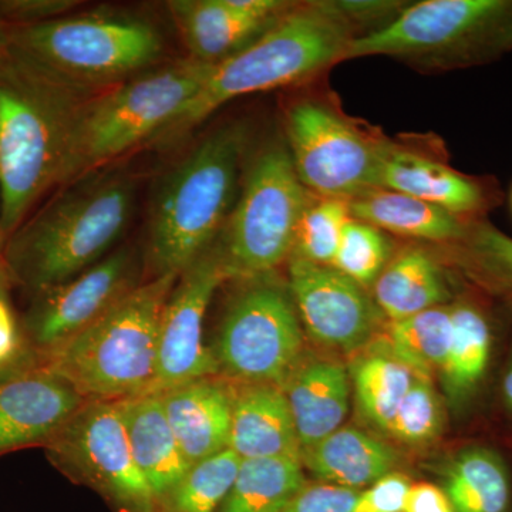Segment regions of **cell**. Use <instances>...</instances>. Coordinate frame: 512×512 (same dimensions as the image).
Returning a JSON list of instances; mask_svg holds the SVG:
<instances>
[{"instance_id":"38","label":"cell","mask_w":512,"mask_h":512,"mask_svg":"<svg viewBox=\"0 0 512 512\" xmlns=\"http://www.w3.org/2000/svg\"><path fill=\"white\" fill-rule=\"evenodd\" d=\"M412 485L409 478L393 471L360 491L355 512H404Z\"/></svg>"},{"instance_id":"3","label":"cell","mask_w":512,"mask_h":512,"mask_svg":"<svg viewBox=\"0 0 512 512\" xmlns=\"http://www.w3.org/2000/svg\"><path fill=\"white\" fill-rule=\"evenodd\" d=\"M356 37L333 0L296 3L244 49L214 64L194 99L161 136L180 137L238 97L311 79L343 62Z\"/></svg>"},{"instance_id":"28","label":"cell","mask_w":512,"mask_h":512,"mask_svg":"<svg viewBox=\"0 0 512 512\" xmlns=\"http://www.w3.org/2000/svg\"><path fill=\"white\" fill-rule=\"evenodd\" d=\"M348 370L357 410L367 423L387 433L416 376L377 338L355 357Z\"/></svg>"},{"instance_id":"23","label":"cell","mask_w":512,"mask_h":512,"mask_svg":"<svg viewBox=\"0 0 512 512\" xmlns=\"http://www.w3.org/2000/svg\"><path fill=\"white\" fill-rule=\"evenodd\" d=\"M168 9L191 59L205 64L235 55L275 23L245 18L229 0H173Z\"/></svg>"},{"instance_id":"12","label":"cell","mask_w":512,"mask_h":512,"mask_svg":"<svg viewBox=\"0 0 512 512\" xmlns=\"http://www.w3.org/2000/svg\"><path fill=\"white\" fill-rule=\"evenodd\" d=\"M286 136L296 174L315 197L350 201L377 188L389 141L357 127L329 104L296 103L288 113Z\"/></svg>"},{"instance_id":"20","label":"cell","mask_w":512,"mask_h":512,"mask_svg":"<svg viewBox=\"0 0 512 512\" xmlns=\"http://www.w3.org/2000/svg\"><path fill=\"white\" fill-rule=\"evenodd\" d=\"M234 384L229 450L241 460L301 458L298 434L282 387Z\"/></svg>"},{"instance_id":"10","label":"cell","mask_w":512,"mask_h":512,"mask_svg":"<svg viewBox=\"0 0 512 512\" xmlns=\"http://www.w3.org/2000/svg\"><path fill=\"white\" fill-rule=\"evenodd\" d=\"M245 281L208 345L217 375L232 383L284 387L306 356L301 319L288 286L274 274Z\"/></svg>"},{"instance_id":"11","label":"cell","mask_w":512,"mask_h":512,"mask_svg":"<svg viewBox=\"0 0 512 512\" xmlns=\"http://www.w3.org/2000/svg\"><path fill=\"white\" fill-rule=\"evenodd\" d=\"M50 464L106 501L111 512H156L131 454L119 402L86 400L45 446Z\"/></svg>"},{"instance_id":"21","label":"cell","mask_w":512,"mask_h":512,"mask_svg":"<svg viewBox=\"0 0 512 512\" xmlns=\"http://www.w3.org/2000/svg\"><path fill=\"white\" fill-rule=\"evenodd\" d=\"M302 466L319 483L363 491L393 473L396 448L353 426H342L301 453Z\"/></svg>"},{"instance_id":"22","label":"cell","mask_w":512,"mask_h":512,"mask_svg":"<svg viewBox=\"0 0 512 512\" xmlns=\"http://www.w3.org/2000/svg\"><path fill=\"white\" fill-rule=\"evenodd\" d=\"M131 454L153 490L156 503L190 470L158 394H143L119 402Z\"/></svg>"},{"instance_id":"34","label":"cell","mask_w":512,"mask_h":512,"mask_svg":"<svg viewBox=\"0 0 512 512\" xmlns=\"http://www.w3.org/2000/svg\"><path fill=\"white\" fill-rule=\"evenodd\" d=\"M393 245L383 231L356 218H350L332 266L363 288L375 285L392 259Z\"/></svg>"},{"instance_id":"35","label":"cell","mask_w":512,"mask_h":512,"mask_svg":"<svg viewBox=\"0 0 512 512\" xmlns=\"http://www.w3.org/2000/svg\"><path fill=\"white\" fill-rule=\"evenodd\" d=\"M444 429V404L431 379L414 377L387 434L409 447L427 446Z\"/></svg>"},{"instance_id":"17","label":"cell","mask_w":512,"mask_h":512,"mask_svg":"<svg viewBox=\"0 0 512 512\" xmlns=\"http://www.w3.org/2000/svg\"><path fill=\"white\" fill-rule=\"evenodd\" d=\"M377 188L429 202L466 221L484 220L485 212L500 200L493 181L460 173L390 141L384 148Z\"/></svg>"},{"instance_id":"33","label":"cell","mask_w":512,"mask_h":512,"mask_svg":"<svg viewBox=\"0 0 512 512\" xmlns=\"http://www.w3.org/2000/svg\"><path fill=\"white\" fill-rule=\"evenodd\" d=\"M350 218L349 201L311 194L296 228L291 256L312 264L332 266Z\"/></svg>"},{"instance_id":"18","label":"cell","mask_w":512,"mask_h":512,"mask_svg":"<svg viewBox=\"0 0 512 512\" xmlns=\"http://www.w3.org/2000/svg\"><path fill=\"white\" fill-rule=\"evenodd\" d=\"M234 386L224 377L207 376L158 394L188 466L228 450Z\"/></svg>"},{"instance_id":"14","label":"cell","mask_w":512,"mask_h":512,"mask_svg":"<svg viewBox=\"0 0 512 512\" xmlns=\"http://www.w3.org/2000/svg\"><path fill=\"white\" fill-rule=\"evenodd\" d=\"M227 279L231 275L218 239L178 276L161 316L156 376L147 394L218 376L204 340V320L212 296Z\"/></svg>"},{"instance_id":"2","label":"cell","mask_w":512,"mask_h":512,"mask_svg":"<svg viewBox=\"0 0 512 512\" xmlns=\"http://www.w3.org/2000/svg\"><path fill=\"white\" fill-rule=\"evenodd\" d=\"M136 183L123 173L84 175L47 202L8 239L3 266L33 295L72 281L123 237Z\"/></svg>"},{"instance_id":"36","label":"cell","mask_w":512,"mask_h":512,"mask_svg":"<svg viewBox=\"0 0 512 512\" xmlns=\"http://www.w3.org/2000/svg\"><path fill=\"white\" fill-rule=\"evenodd\" d=\"M43 367L0 288V382Z\"/></svg>"},{"instance_id":"41","label":"cell","mask_w":512,"mask_h":512,"mask_svg":"<svg viewBox=\"0 0 512 512\" xmlns=\"http://www.w3.org/2000/svg\"><path fill=\"white\" fill-rule=\"evenodd\" d=\"M503 396L508 409L512 410V357L510 366H508L507 373L504 376Z\"/></svg>"},{"instance_id":"5","label":"cell","mask_w":512,"mask_h":512,"mask_svg":"<svg viewBox=\"0 0 512 512\" xmlns=\"http://www.w3.org/2000/svg\"><path fill=\"white\" fill-rule=\"evenodd\" d=\"M180 275L150 278L106 315L47 356L43 367L86 400L121 402L150 392L161 316Z\"/></svg>"},{"instance_id":"39","label":"cell","mask_w":512,"mask_h":512,"mask_svg":"<svg viewBox=\"0 0 512 512\" xmlns=\"http://www.w3.org/2000/svg\"><path fill=\"white\" fill-rule=\"evenodd\" d=\"M77 2L70 0H8L0 2V16L3 19L22 23V26L37 25L62 18Z\"/></svg>"},{"instance_id":"29","label":"cell","mask_w":512,"mask_h":512,"mask_svg":"<svg viewBox=\"0 0 512 512\" xmlns=\"http://www.w3.org/2000/svg\"><path fill=\"white\" fill-rule=\"evenodd\" d=\"M301 458L242 460L217 512H284L306 484Z\"/></svg>"},{"instance_id":"31","label":"cell","mask_w":512,"mask_h":512,"mask_svg":"<svg viewBox=\"0 0 512 512\" xmlns=\"http://www.w3.org/2000/svg\"><path fill=\"white\" fill-rule=\"evenodd\" d=\"M241 461L228 448L195 464L158 498L156 512H217L237 477Z\"/></svg>"},{"instance_id":"9","label":"cell","mask_w":512,"mask_h":512,"mask_svg":"<svg viewBox=\"0 0 512 512\" xmlns=\"http://www.w3.org/2000/svg\"><path fill=\"white\" fill-rule=\"evenodd\" d=\"M309 198L311 192L299 180L288 146L268 144L249 168L218 239L231 279L274 274L289 261Z\"/></svg>"},{"instance_id":"15","label":"cell","mask_w":512,"mask_h":512,"mask_svg":"<svg viewBox=\"0 0 512 512\" xmlns=\"http://www.w3.org/2000/svg\"><path fill=\"white\" fill-rule=\"evenodd\" d=\"M288 288L302 328L316 343L362 352L380 335L383 313L366 288L329 265L289 258Z\"/></svg>"},{"instance_id":"13","label":"cell","mask_w":512,"mask_h":512,"mask_svg":"<svg viewBox=\"0 0 512 512\" xmlns=\"http://www.w3.org/2000/svg\"><path fill=\"white\" fill-rule=\"evenodd\" d=\"M144 265L138 249L121 247L72 281L33 295L22 328L43 362L143 284Z\"/></svg>"},{"instance_id":"1","label":"cell","mask_w":512,"mask_h":512,"mask_svg":"<svg viewBox=\"0 0 512 512\" xmlns=\"http://www.w3.org/2000/svg\"><path fill=\"white\" fill-rule=\"evenodd\" d=\"M79 97L8 43L0 47V238L62 185Z\"/></svg>"},{"instance_id":"24","label":"cell","mask_w":512,"mask_h":512,"mask_svg":"<svg viewBox=\"0 0 512 512\" xmlns=\"http://www.w3.org/2000/svg\"><path fill=\"white\" fill-rule=\"evenodd\" d=\"M350 215L384 234L453 245L466 234L468 222L437 205L402 192L373 188L349 201Z\"/></svg>"},{"instance_id":"42","label":"cell","mask_w":512,"mask_h":512,"mask_svg":"<svg viewBox=\"0 0 512 512\" xmlns=\"http://www.w3.org/2000/svg\"><path fill=\"white\" fill-rule=\"evenodd\" d=\"M511 207H512V192H511Z\"/></svg>"},{"instance_id":"19","label":"cell","mask_w":512,"mask_h":512,"mask_svg":"<svg viewBox=\"0 0 512 512\" xmlns=\"http://www.w3.org/2000/svg\"><path fill=\"white\" fill-rule=\"evenodd\" d=\"M288 399L299 446L308 450L343 426L352 383L348 367L306 355L282 387Z\"/></svg>"},{"instance_id":"40","label":"cell","mask_w":512,"mask_h":512,"mask_svg":"<svg viewBox=\"0 0 512 512\" xmlns=\"http://www.w3.org/2000/svg\"><path fill=\"white\" fill-rule=\"evenodd\" d=\"M404 512H456L443 488L430 483L412 485Z\"/></svg>"},{"instance_id":"37","label":"cell","mask_w":512,"mask_h":512,"mask_svg":"<svg viewBox=\"0 0 512 512\" xmlns=\"http://www.w3.org/2000/svg\"><path fill=\"white\" fill-rule=\"evenodd\" d=\"M359 494L360 491L338 485L306 481L284 512H355Z\"/></svg>"},{"instance_id":"7","label":"cell","mask_w":512,"mask_h":512,"mask_svg":"<svg viewBox=\"0 0 512 512\" xmlns=\"http://www.w3.org/2000/svg\"><path fill=\"white\" fill-rule=\"evenodd\" d=\"M212 66L190 57L84 100L70 131L63 187L161 136L194 99Z\"/></svg>"},{"instance_id":"8","label":"cell","mask_w":512,"mask_h":512,"mask_svg":"<svg viewBox=\"0 0 512 512\" xmlns=\"http://www.w3.org/2000/svg\"><path fill=\"white\" fill-rule=\"evenodd\" d=\"M6 43L77 92L127 79L156 62L163 50L153 25L109 13L19 26Z\"/></svg>"},{"instance_id":"26","label":"cell","mask_w":512,"mask_h":512,"mask_svg":"<svg viewBox=\"0 0 512 512\" xmlns=\"http://www.w3.org/2000/svg\"><path fill=\"white\" fill-rule=\"evenodd\" d=\"M450 308L453 333L439 376L444 397L456 410L474 396L483 382L493 348V330L477 303L461 301Z\"/></svg>"},{"instance_id":"30","label":"cell","mask_w":512,"mask_h":512,"mask_svg":"<svg viewBox=\"0 0 512 512\" xmlns=\"http://www.w3.org/2000/svg\"><path fill=\"white\" fill-rule=\"evenodd\" d=\"M453 323L450 306H437L394 322H387L377 336L380 345L414 376L439 375L450 348Z\"/></svg>"},{"instance_id":"43","label":"cell","mask_w":512,"mask_h":512,"mask_svg":"<svg viewBox=\"0 0 512 512\" xmlns=\"http://www.w3.org/2000/svg\"><path fill=\"white\" fill-rule=\"evenodd\" d=\"M0 281H2V279H0ZM0 288H2V284H0Z\"/></svg>"},{"instance_id":"6","label":"cell","mask_w":512,"mask_h":512,"mask_svg":"<svg viewBox=\"0 0 512 512\" xmlns=\"http://www.w3.org/2000/svg\"><path fill=\"white\" fill-rule=\"evenodd\" d=\"M512 52V0H424L356 37L343 62L386 56L420 70L467 69Z\"/></svg>"},{"instance_id":"32","label":"cell","mask_w":512,"mask_h":512,"mask_svg":"<svg viewBox=\"0 0 512 512\" xmlns=\"http://www.w3.org/2000/svg\"><path fill=\"white\" fill-rule=\"evenodd\" d=\"M468 271L488 288L512 298V238L490 222H468L466 234L453 244Z\"/></svg>"},{"instance_id":"25","label":"cell","mask_w":512,"mask_h":512,"mask_svg":"<svg viewBox=\"0 0 512 512\" xmlns=\"http://www.w3.org/2000/svg\"><path fill=\"white\" fill-rule=\"evenodd\" d=\"M450 296L443 268L421 248L404 249L390 259L373 285V299L387 322L444 306Z\"/></svg>"},{"instance_id":"16","label":"cell","mask_w":512,"mask_h":512,"mask_svg":"<svg viewBox=\"0 0 512 512\" xmlns=\"http://www.w3.org/2000/svg\"><path fill=\"white\" fill-rule=\"evenodd\" d=\"M86 399L47 370H30L0 382V454L45 447Z\"/></svg>"},{"instance_id":"4","label":"cell","mask_w":512,"mask_h":512,"mask_svg":"<svg viewBox=\"0 0 512 512\" xmlns=\"http://www.w3.org/2000/svg\"><path fill=\"white\" fill-rule=\"evenodd\" d=\"M247 144V128L227 124L165 175L148 222L150 278L180 275L215 244L231 215Z\"/></svg>"},{"instance_id":"27","label":"cell","mask_w":512,"mask_h":512,"mask_svg":"<svg viewBox=\"0 0 512 512\" xmlns=\"http://www.w3.org/2000/svg\"><path fill=\"white\" fill-rule=\"evenodd\" d=\"M441 477L454 511H508L510 478L503 458L490 448H464L447 461Z\"/></svg>"}]
</instances>
